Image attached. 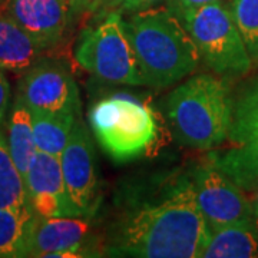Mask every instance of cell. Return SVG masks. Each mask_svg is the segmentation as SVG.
<instances>
[{
  "label": "cell",
  "mask_w": 258,
  "mask_h": 258,
  "mask_svg": "<svg viewBox=\"0 0 258 258\" xmlns=\"http://www.w3.org/2000/svg\"><path fill=\"white\" fill-rule=\"evenodd\" d=\"M164 2H168V0H125L122 3V6L118 9V12L123 16V15L135 13V12H141V10L157 8L159 5H162Z\"/></svg>",
  "instance_id": "cell-23"
},
{
  "label": "cell",
  "mask_w": 258,
  "mask_h": 258,
  "mask_svg": "<svg viewBox=\"0 0 258 258\" xmlns=\"http://www.w3.org/2000/svg\"><path fill=\"white\" fill-rule=\"evenodd\" d=\"M228 8L252 63H258V0H230Z\"/></svg>",
  "instance_id": "cell-21"
},
{
  "label": "cell",
  "mask_w": 258,
  "mask_h": 258,
  "mask_svg": "<svg viewBox=\"0 0 258 258\" xmlns=\"http://www.w3.org/2000/svg\"><path fill=\"white\" fill-rule=\"evenodd\" d=\"M252 227H254V231H255V234H257L258 237V214L252 215Z\"/></svg>",
  "instance_id": "cell-28"
},
{
  "label": "cell",
  "mask_w": 258,
  "mask_h": 258,
  "mask_svg": "<svg viewBox=\"0 0 258 258\" xmlns=\"http://www.w3.org/2000/svg\"><path fill=\"white\" fill-rule=\"evenodd\" d=\"M123 29L147 86L168 88L200 64L192 37L171 10L152 8L129 13Z\"/></svg>",
  "instance_id": "cell-2"
},
{
  "label": "cell",
  "mask_w": 258,
  "mask_h": 258,
  "mask_svg": "<svg viewBox=\"0 0 258 258\" xmlns=\"http://www.w3.org/2000/svg\"><path fill=\"white\" fill-rule=\"evenodd\" d=\"M234 102L228 83L214 75H197L181 83L165 102L176 139L186 147L211 149L228 138Z\"/></svg>",
  "instance_id": "cell-3"
},
{
  "label": "cell",
  "mask_w": 258,
  "mask_h": 258,
  "mask_svg": "<svg viewBox=\"0 0 258 258\" xmlns=\"http://www.w3.org/2000/svg\"><path fill=\"white\" fill-rule=\"evenodd\" d=\"M75 57L101 81L132 86L145 85L119 12H112L95 26L83 29L76 42Z\"/></svg>",
  "instance_id": "cell-6"
},
{
  "label": "cell",
  "mask_w": 258,
  "mask_h": 258,
  "mask_svg": "<svg viewBox=\"0 0 258 258\" xmlns=\"http://www.w3.org/2000/svg\"><path fill=\"white\" fill-rule=\"evenodd\" d=\"M8 145H9L10 155L18 166L19 172L25 179L29 166L36 155L37 148L33 137L32 112L29 111L28 106L22 102L19 96L16 98L13 111L10 115Z\"/></svg>",
  "instance_id": "cell-16"
},
{
  "label": "cell",
  "mask_w": 258,
  "mask_h": 258,
  "mask_svg": "<svg viewBox=\"0 0 258 258\" xmlns=\"http://www.w3.org/2000/svg\"><path fill=\"white\" fill-rule=\"evenodd\" d=\"M249 192H251V197H248V200L252 207V215H255L258 214V185L255 188H252Z\"/></svg>",
  "instance_id": "cell-27"
},
{
  "label": "cell",
  "mask_w": 258,
  "mask_h": 258,
  "mask_svg": "<svg viewBox=\"0 0 258 258\" xmlns=\"http://www.w3.org/2000/svg\"><path fill=\"white\" fill-rule=\"evenodd\" d=\"M168 8L166 9L171 10L176 18L179 15H182L184 12L191 9H197V8H201L205 5H210V3H215V2H220V0H168Z\"/></svg>",
  "instance_id": "cell-24"
},
{
  "label": "cell",
  "mask_w": 258,
  "mask_h": 258,
  "mask_svg": "<svg viewBox=\"0 0 258 258\" xmlns=\"http://www.w3.org/2000/svg\"><path fill=\"white\" fill-rule=\"evenodd\" d=\"M45 47L8 15H0V68L15 74L28 72L39 62Z\"/></svg>",
  "instance_id": "cell-13"
},
{
  "label": "cell",
  "mask_w": 258,
  "mask_h": 258,
  "mask_svg": "<svg viewBox=\"0 0 258 258\" xmlns=\"http://www.w3.org/2000/svg\"><path fill=\"white\" fill-rule=\"evenodd\" d=\"M203 258H258V237L251 221L211 230Z\"/></svg>",
  "instance_id": "cell-14"
},
{
  "label": "cell",
  "mask_w": 258,
  "mask_h": 258,
  "mask_svg": "<svg viewBox=\"0 0 258 258\" xmlns=\"http://www.w3.org/2000/svg\"><path fill=\"white\" fill-rule=\"evenodd\" d=\"M89 123L102 149L119 162L142 155L157 138L152 111L129 96L96 102L89 111Z\"/></svg>",
  "instance_id": "cell-5"
},
{
  "label": "cell",
  "mask_w": 258,
  "mask_h": 258,
  "mask_svg": "<svg viewBox=\"0 0 258 258\" xmlns=\"http://www.w3.org/2000/svg\"><path fill=\"white\" fill-rule=\"evenodd\" d=\"M123 2L125 0H93L89 9L86 10V13L92 16L93 22L98 23L112 12H118Z\"/></svg>",
  "instance_id": "cell-22"
},
{
  "label": "cell",
  "mask_w": 258,
  "mask_h": 258,
  "mask_svg": "<svg viewBox=\"0 0 258 258\" xmlns=\"http://www.w3.org/2000/svg\"><path fill=\"white\" fill-rule=\"evenodd\" d=\"M192 184L198 207L211 230L252 220L248 197L217 166L198 168Z\"/></svg>",
  "instance_id": "cell-8"
},
{
  "label": "cell",
  "mask_w": 258,
  "mask_h": 258,
  "mask_svg": "<svg viewBox=\"0 0 258 258\" xmlns=\"http://www.w3.org/2000/svg\"><path fill=\"white\" fill-rule=\"evenodd\" d=\"M93 0H69V13H71V18L74 16H79L86 13V10L89 9V6L92 5Z\"/></svg>",
  "instance_id": "cell-26"
},
{
  "label": "cell",
  "mask_w": 258,
  "mask_h": 258,
  "mask_svg": "<svg viewBox=\"0 0 258 258\" xmlns=\"http://www.w3.org/2000/svg\"><path fill=\"white\" fill-rule=\"evenodd\" d=\"M91 225L82 217H40L30 222L23 257H83Z\"/></svg>",
  "instance_id": "cell-10"
},
{
  "label": "cell",
  "mask_w": 258,
  "mask_h": 258,
  "mask_svg": "<svg viewBox=\"0 0 258 258\" xmlns=\"http://www.w3.org/2000/svg\"><path fill=\"white\" fill-rule=\"evenodd\" d=\"M9 99H10V86L6 76L2 72L0 68V123L5 119V115L9 108Z\"/></svg>",
  "instance_id": "cell-25"
},
{
  "label": "cell",
  "mask_w": 258,
  "mask_h": 258,
  "mask_svg": "<svg viewBox=\"0 0 258 258\" xmlns=\"http://www.w3.org/2000/svg\"><path fill=\"white\" fill-rule=\"evenodd\" d=\"M258 135V82L234 102L228 139L234 145Z\"/></svg>",
  "instance_id": "cell-20"
},
{
  "label": "cell",
  "mask_w": 258,
  "mask_h": 258,
  "mask_svg": "<svg viewBox=\"0 0 258 258\" xmlns=\"http://www.w3.org/2000/svg\"><path fill=\"white\" fill-rule=\"evenodd\" d=\"M18 96L32 113L79 115L81 96L72 74L62 63L37 62L23 76Z\"/></svg>",
  "instance_id": "cell-7"
},
{
  "label": "cell",
  "mask_w": 258,
  "mask_h": 258,
  "mask_svg": "<svg viewBox=\"0 0 258 258\" xmlns=\"http://www.w3.org/2000/svg\"><path fill=\"white\" fill-rule=\"evenodd\" d=\"M212 165L234 181L242 191L258 185V135L237 144L222 154H212Z\"/></svg>",
  "instance_id": "cell-15"
},
{
  "label": "cell",
  "mask_w": 258,
  "mask_h": 258,
  "mask_svg": "<svg viewBox=\"0 0 258 258\" xmlns=\"http://www.w3.org/2000/svg\"><path fill=\"white\" fill-rule=\"evenodd\" d=\"M35 211L0 208V258H19L25 254V242Z\"/></svg>",
  "instance_id": "cell-19"
},
{
  "label": "cell",
  "mask_w": 258,
  "mask_h": 258,
  "mask_svg": "<svg viewBox=\"0 0 258 258\" xmlns=\"http://www.w3.org/2000/svg\"><path fill=\"white\" fill-rule=\"evenodd\" d=\"M8 16L45 47L55 46L69 23V0H8Z\"/></svg>",
  "instance_id": "cell-12"
},
{
  "label": "cell",
  "mask_w": 258,
  "mask_h": 258,
  "mask_svg": "<svg viewBox=\"0 0 258 258\" xmlns=\"http://www.w3.org/2000/svg\"><path fill=\"white\" fill-rule=\"evenodd\" d=\"M76 115H39L32 113L33 137L37 151L53 157H60L71 132L74 129Z\"/></svg>",
  "instance_id": "cell-17"
},
{
  "label": "cell",
  "mask_w": 258,
  "mask_h": 258,
  "mask_svg": "<svg viewBox=\"0 0 258 258\" xmlns=\"http://www.w3.org/2000/svg\"><path fill=\"white\" fill-rule=\"evenodd\" d=\"M178 19L192 37L201 60L214 74L224 79H235L251 71L252 59L228 5L220 0L186 10Z\"/></svg>",
  "instance_id": "cell-4"
},
{
  "label": "cell",
  "mask_w": 258,
  "mask_h": 258,
  "mask_svg": "<svg viewBox=\"0 0 258 258\" xmlns=\"http://www.w3.org/2000/svg\"><path fill=\"white\" fill-rule=\"evenodd\" d=\"M59 159L71 201L82 217H91L98 208L96 158L89 129L82 119L75 120L71 138Z\"/></svg>",
  "instance_id": "cell-9"
},
{
  "label": "cell",
  "mask_w": 258,
  "mask_h": 258,
  "mask_svg": "<svg viewBox=\"0 0 258 258\" xmlns=\"http://www.w3.org/2000/svg\"><path fill=\"white\" fill-rule=\"evenodd\" d=\"M0 208L30 210L28 191L22 174L10 155L8 141L0 132ZM33 210V208H32Z\"/></svg>",
  "instance_id": "cell-18"
},
{
  "label": "cell",
  "mask_w": 258,
  "mask_h": 258,
  "mask_svg": "<svg viewBox=\"0 0 258 258\" xmlns=\"http://www.w3.org/2000/svg\"><path fill=\"white\" fill-rule=\"evenodd\" d=\"M211 228L198 207L194 184L184 181L169 195L129 212L113 231L111 255L200 258Z\"/></svg>",
  "instance_id": "cell-1"
},
{
  "label": "cell",
  "mask_w": 258,
  "mask_h": 258,
  "mask_svg": "<svg viewBox=\"0 0 258 258\" xmlns=\"http://www.w3.org/2000/svg\"><path fill=\"white\" fill-rule=\"evenodd\" d=\"M29 203L40 217H82L71 201L59 157L37 151L25 176Z\"/></svg>",
  "instance_id": "cell-11"
}]
</instances>
